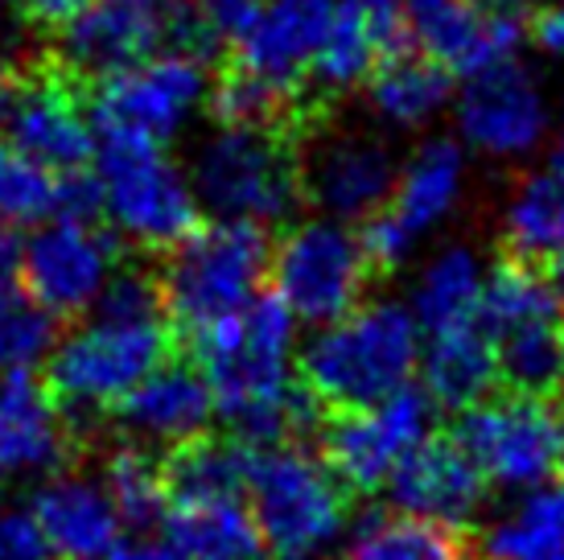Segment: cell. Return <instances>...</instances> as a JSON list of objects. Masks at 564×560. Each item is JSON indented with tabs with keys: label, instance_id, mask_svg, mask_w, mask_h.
<instances>
[{
	"label": "cell",
	"instance_id": "cell-8",
	"mask_svg": "<svg viewBox=\"0 0 564 560\" xmlns=\"http://www.w3.org/2000/svg\"><path fill=\"white\" fill-rule=\"evenodd\" d=\"M376 277L362 235L334 218L289 227L272 248L276 297L297 322L310 326H338L343 317L362 310V297Z\"/></svg>",
	"mask_w": 564,
	"mask_h": 560
},
{
	"label": "cell",
	"instance_id": "cell-16",
	"mask_svg": "<svg viewBox=\"0 0 564 560\" xmlns=\"http://www.w3.org/2000/svg\"><path fill=\"white\" fill-rule=\"evenodd\" d=\"M91 453L63 408L30 371L0 375V478L33 470H75Z\"/></svg>",
	"mask_w": 564,
	"mask_h": 560
},
{
	"label": "cell",
	"instance_id": "cell-23",
	"mask_svg": "<svg viewBox=\"0 0 564 560\" xmlns=\"http://www.w3.org/2000/svg\"><path fill=\"white\" fill-rule=\"evenodd\" d=\"M33 524L58 560H108L120 515L111 507L108 486L63 474L33 498Z\"/></svg>",
	"mask_w": 564,
	"mask_h": 560
},
{
	"label": "cell",
	"instance_id": "cell-26",
	"mask_svg": "<svg viewBox=\"0 0 564 560\" xmlns=\"http://www.w3.org/2000/svg\"><path fill=\"white\" fill-rule=\"evenodd\" d=\"M507 260L535 272H556L564 265V177L535 173L519 186L516 203L507 206Z\"/></svg>",
	"mask_w": 564,
	"mask_h": 560
},
{
	"label": "cell",
	"instance_id": "cell-18",
	"mask_svg": "<svg viewBox=\"0 0 564 560\" xmlns=\"http://www.w3.org/2000/svg\"><path fill=\"white\" fill-rule=\"evenodd\" d=\"M392 503L416 519L470 528L474 511L486 503V478L474 457L457 445L449 429L424 437L388 478Z\"/></svg>",
	"mask_w": 564,
	"mask_h": 560
},
{
	"label": "cell",
	"instance_id": "cell-20",
	"mask_svg": "<svg viewBox=\"0 0 564 560\" xmlns=\"http://www.w3.org/2000/svg\"><path fill=\"white\" fill-rule=\"evenodd\" d=\"M305 177V203H317L334 215V223H371L392 206L395 170L392 153L371 137H338L326 149H317L310 165H301Z\"/></svg>",
	"mask_w": 564,
	"mask_h": 560
},
{
	"label": "cell",
	"instance_id": "cell-5",
	"mask_svg": "<svg viewBox=\"0 0 564 560\" xmlns=\"http://www.w3.org/2000/svg\"><path fill=\"white\" fill-rule=\"evenodd\" d=\"M301 132L293 128H219L194 165V194L215 223H284L305 203Z\"/></svg>",
	"mask_w": 564,
	"mask_h": 560
},
{
	"label": "cell",
	"instance_id": "cell-34",
	"mask_svg": "<svg viewBox=\"0 0 564 560\" xmlns=\"http://www.w3.org/2000/svg\"><path fill=\"white\" fill-rule=\"evenodd\" d=\"M486 560H564V486L535 491L511 519L478 540Z\"/></svg>",
	"mask_w": 564,
	"mask_h": 560
},
{
	"label": "cell",
	"instance_id": "cell-24",
	"mask_svg": "<svg viewBox=\"0 0 564 560\" xmlns=\"http://www.w3.org/2000/svg\"><path fill=\"white\" fill-rule=\"evenodd\" d=\"M424 391L433 396V405L449 408L457 417L502 391L495 346L478 330V322L433 334L429 355H424Z\"/></svg>",
	"mask_w": 564,
	"mask_h": 560
},
{
	"label": "cell",
	"instance_id": "cell-15",
	"mask_svg": "<svg viewBox=\"0 0 564 560\" xmlns=\"http://www.w3.org/2000/svg\"><path fill=\"white\" fill-rule=\"evenodd\" d=\"M412 33V46L449 75H486L502 63H516L528 21L482 9L478 0H400Z\"/></svg>",
	"mask_w": 564,
	"mask_h": 560
},
{
	"label": "cell",
	"instance_id": "cell-21",
	"mask_svg": "<svg viewBox=\"0 0 564 560\" xmlns=\"http://www.w3.org/2000/svg\"><path fill=\"white\" fill-rule=\"evenodd\" d=\"M215 417V388L206 371L186 355H177L158 367L137 391H128L120 405L111 408L104 424L108 429H128V433L158 437L170 445H182L189 437L206 433V424Z\"/></svg>",
	"mask_w": 564,
	"mask_h": 560
},
{
	"label": "cell",
	"instance_id": "cell-35",
	"mask_svg": "<svg viewBox=\"0 0 564 560\" xmlns=\"http://www.w3.org/2000/svg\"><path fill=\"white\" fill-rule=\"evenodd\" d=\"M58 343V317L30 293L0 297V375L30 371Z\"/></svg>",
	"mask_w": 564,
	"mask_h": 560
},
{
	"label": "cell",
	"instance_id": "cell-2",
	"mask_svg": "<svg viewBox=\"0 0 564 560\" xmlns=\"http://www.w3.org/2000/svg\"><path fill=\"white\" fill-rule=\"evenodd\" d=\"M416 355V317L395 301H371L301 351L297 379L322 417H350L404 391Z\"/></svg>",
	"mask_w": 564,
	"mask_h": 560
},
{
	"label": "cell",
	"instance_id": "cell-14",
	"mask_svg": "<svg viewBox=\"0 0 564 560\" xmlns=\"http://www.w3.org/2000/svg\"><path fill=\"white\" fill-rule=\"evenodd\" d=\"M462 173H466V161H462V149L454 140H429L416 149V157L408 161V170L395 182L392 206L371 223H362L359 231L379 277H388L392 268L404 265L412 244L433 223L445 218V211L454 206L457 190H462Z\"/></svg>",
	"mask_w": 564,
	"mask_h": 560
},
{
	"label": "cell",
	"instance_id": "cell-29",
	"mask_svg": "<svg viewBox=\"0 0 564 560\" xmlns=\"http://www.w3.org/2000/svg\"><path fill=\"white\" fill-rule=\"evenodd\" d=\"M454 91V75L424 54H400L379 63L371 75V108L400 128H416L433 120Z\"/></svg>",
	"mask_w": 564,
	"mask_h": 560
},
{
	"label": "cell",
	"instance_id": "cell-39",
	"mask_svg": "<svg viewBox=\"0 0 564 560\" xmlns=\"http://www.w3.org/2000/svg\"><path fill=\"white\" fill-rule=\"evenodd\" d=\"M0 560H50V548L33 515L0 511Z\"/></svg>",
	"mask_w": 564,
	"mask_h": 560
},
{
	"label": "cell",
	"instance_id": "cell-46",
	"mask_svg": "<svg viewBox=\"0 0 564 560\" xmlns=\"http://www.w3.org/2000/svg\"><path fill=\"white\" fill-rule=\"evenodd\" d=\"M474 560H486V557H482V552H474Z\"/></svg>",
	"mask_w": 564,
	"mask_h": 560
},
{
	"label": "cell",
	"instance_id": "cell-32",
	"mask_svg": "<svg viewBox=\"0 0 564 560\" xmlns=\"http://www.w3.org/2000/svg\"><path fill=\"white\" fill-rule=\"evenodd\" d=\"M104 486L128 531H161L170 524V498L161 483V453L141 441H124L108 453Z\"/></svg>",
	"mask_w": 564,
	"mask_h": 560
},
{
	"label": "cell",
	"instance_id": "cell-28",
	"mask_svg": "<svg viewBox=\"0 0 564 560\" xmlns=\"http://www.w3.org/2000/svg\"><path fill=\"white\" fill-rule=\"evenodd\" d=\"M495 346L499 388L528 400H561L564 396V322L507 330Z\"/></svg>",
	"mask_w": 564,
	"mask_h": 560
},
{
	"label": "cell",
	"instance_id": "cell-22",
	"mask_svg": "<svg viewBox=\"0 0 564 560\" xmlns=\"http://www.w3.org/2000/svg\"><path fill=\"white\" fill-rule=\"evenodd\" d=\"M256 450L231 433H198L161 450V483L170 511H198V507H243L251 486Z\"/></svg>",
	"mask_w": 564,
	"mask_h": 560
},
{
	"label": "cell",
	"instance_id": "cell-10",
	"mask_svg": "<svg viewBox=\"0 0 564 560\" xmlns=\"http://www.w3.org/2000/svg\"><path fill=\"white\" fill-rule=\"evenodd\" d=\"M83 95L87 91L79 83H70L54 63L37 71L21 66L13 95L0 111V140L54 177L87 170L95 157V132Z\"/></svg>",
	"mask_w": 564,
	"mask_h": 560
},
{
	"label": "cell",
	"instance_id": "cell-27",
	"mask_svg": "<svg viewBox=\"0 0 564 560\" xmlns=\"http://www.w3.org/2000/svg\"><path fill=\"white\" fill-rule=\"evenodd\" d=\"M474 322H478L486 338H499V334L519 326L564 322V297L552 284L549 272H535V268H523L516 260H502L482 280V297H478Z\"/></svg>",
	"mask_w": 564,
	"mask_h": 560
},
{
	"label": "cell",
	"instance_id": "cell-11",
	"mask_svg": "<svg viewBox=\"0 0 564 560\" xmlns=\"http://www.w3.org/2000/svg\"><path fill=\"white\" fill-rule=\"evenodd\" d=\"M429 429H433V396L408 384L371 412L322 417L314 433L317 457L350 486V495H371L388 486L395 466L421 445Z\"/></svg>",
	"mask_w": 564,
	"mask_h": 560
},
{
	"label": "cell",
	"instance_id": "cell-9",
	"mask_svg": "<svg viewBox=\"0 0 564 560\" xmlns=\"http://www.w3.org/2000/svg\"><path fill=\"white\" fill-rule=\"evenodd\" d=\"M474 457L486 483L499 486H564V412L556 400H528L495 391L449 429Z\"/></svg>",
	"mask_w": 564,
	"mask_h": 560
},
{
	"label": "cell",
	"instance_id": "cell-6",
	"mask_svg": "<svg viewBox=\"0 0 564 560\" xmlns=\"http://www.w3.org/2000/svg\"><path fill=\"white\" fill-rule=\"evenodd\" d=\"M95 173L104 215L149 251H173L198 231V198L158 140L137 132H95Z\"/></svg>",
	"mask_w": 564,
	"mask_h": 560
},
{
	"label": "cell",
	"instance_id": "cell-41",
	"mask_svg": "<svg viewBox=\"0 0 564 560\" xmlns=\"http://www.w3.org/2000/svg\"><path fill=\"white\" fill-rule=\"evenodd\" d=\"M21 4H25V17H30V21L50 25V30H63L66 21H75L91 0H21Z\"/></svg>",
	"mask_w": 564,
	"mask_h": 560
},
{
	"label": "cell",
	"instance_id": "cell-17",
	"mask_svg": "<svg viewBox=\"0 0 564 560\" xmlns=\"http://www.w3.org/2000/svg\"><path fill=\"white\" fill-rule=\"evenodd\" d=\"M329 21H334V0H264L231 63L272 83L276 91L310 99V71L322 54Z\"/></svg>",
	"mask_w": 564,
	"mask_h": 560
},
{
	"label": "cell",
	"instance_id": "cell-45",
	"mask_svg": "<svg viewBox=\"0 0 564 560\" xmlns=\"http://www.w3.org/2000/svg\"><path fill=\"white\" fill-rule=\"evenodd\" d=\"M552 284H556V289H561V297H564V265L552 272Z\"/></svg>",
	"mask_w": 564,
	"mask_h": 560
},
{
	"label": "cell",
	"instance_id": "cell-44",
	"mask_svg": "<svg viewBox=\"0 0 564 560\" xmlns=\"http://www.w3.org/2000/svg\"><path fill=\"white\" fill-rule=\"evenodd\" d=\"M549 170L556 173V177H564V137H561V144L552 149V165H549Z\"/></svg>",
	"mask_w": 564,
	"mask_h": 560
},
{
	"label": "cell",
	"instance_id": "cell-30",
	"mask_svg": "<svg viewBox=\"0 0 564 560\" xmlns=\"http://www.w3.org/2000/svg\"><path fill=\"white\" fill-rule=\"evenodd\" d=\"M173 548L182 560H276L264 536L243 507H198V511H170Z\"/></svg>",
	"mask_w": 564,
	"mask_h": 560
},
{
	"label": "cell",
	"instance_id": "cell-1",
	"mask_svg": "<svg viewBox=\"0 0 564 560\" xmlns=\"http://www.w3.org/2000/svg\"><path fill=\"white\" fill-rule=\"evenodd\" d=\"M177 334L170 317H99L83 322L54 346L46 363V391L63 408L70 429L95 450V424L137 391L149 375L177 355Z\"/></svg>",
	"mask_w": 564,
	"mask_h": 560
},
{
	"label": "cell",
	"instance_id": "cell-43",
	"mask_svg": "<svg viewBox=\"0 0 564 560\" xmlns=\"http://www.w3.org/2000/svg\"><path fill=\"white\" fill-rule=\"evenodd\" d=\"M532 33H535V42L549 50V54H564V0L535 17Z\"/></svg>",
	"mask_w": 564,
	"mask_h": 560
},
{
	"label": "cell",
	"instance_id": "cell-37",
	"mask_svg": "<svg viewBox=\"0 0 564 560\" xmlns=\"http://www.w3.org/2000/svg\"><path fill=\"white\" fill-rule=\"evenodd\" d=\"M54 215L66 223H91L104 215V186L99 173L75 170L58 177V198H54Z\"/></svg>",
	"mask_w": 564,
	"mask_h": 560
},
{
	"label": "cell",
	"instance_id": "cell-4",
	"mask_svg": "<svg viewBox=\"0 0 564 560\" xmlns=\"http://www.w3.org/2000/svg\"><path fill=\"white\" fill-rule=\"evenodd\" d=\"M272 272V235L256 223H203L161 268V293L177 346L239 317L264 293Z\"/></svg>",
	"mask_w": 564,
	"mask_h": 560
},
{
	"label": "cell",
	"instance_id": "cell-40",
	"mask_svg": "<svg viewBox=\"0 0 564 560\" xmlns=\"http://www.w3.org/2000/svg\"><path fill=\"white\" fill-rule=\"evenodd\" d=\"M108 560H182V552L173 548L170 531H124L116 536Z\"/></svg>",
	"mask_w": 564,
	"mask_h": 560
},
{
	"label": "cell",
	"instance_id": "cell-31",
	"mask_svg": "<svg viewBox=\"0 0 564 560\" xmlns=\"http://www.w3.org/2000/svg\"><path fill=\"white\" fill-rule=\"evenodd\" d=\"M383 63L376 25L362 0H334V21L322 42L314 71H310V91H346L362 83L367 75H376Z\"/></svg>",
	"mask_w": 564,
	"mask_h": 560
},
{
	"label": "cell",
	"instance_id": "cell-13",
	"mask_svg": "<svg viewBox=\"0 0 564 560\" xmlns=\"http://www.w3.org/2000/svg\"><path fill=\"white\" fill-rule=\"evenodd\" d=\"M116 235L108 227H91V223H50L25 244L21 256V280L25 293L54 313L58 322H70L79 313L95 310V301L104 297L108 280L116 277Z\"/></svg>",
	"mask_w": 564,
	"mask_h": 560
},
{
	"label": "cell",
	"instance_id": "cell-3",
	"mask_svg": "<svg viewBox=\"0 0 564 560\" xmlns=\"http://www.w3.org/2000/svg\"><path fill=\"white\" fill-rule=\"evenodd\" d=\"M215 50L219 37L198 13V0H91L58 30L54 66L91 91L165 54L206 63Z\"/></svg>",
	"mask_w": 564,
	"mask_h": 560
},
{
	"label": "cell",
	"instance_id": "cell-42",
	"mask_svg": "<svg viewBox=\"0 0 564 560\" xmlns=\"http://www.w3.org/2000/svg\"><path fill=\"white\" fill-rule=\"evenodd\" d=\"M21 256H25V244L9 227H0V297L17 293L13 284L21 280Z\"/></svg>",
	"mask_w": 564,
	"mask_h": 560
},
{
	"label": "cell",
	"instance_id": "cell-33",
	"mask_svg": "<svg viewBox=\"0 0 564 560\" xmlns=\"http://www.w3.org/2000/svg\"><path fill=\"white\" fill-rule=\"evenodd\" d=\"M478 297H482V277H478L474 256L466 248H449L424 268L416 297H412V310H416L412 317L429 334L470 326L478 313Z\"/></svg>",
	"mask_w": 564,
	"mask_h": 560
},
{
	"label": "cell",
	"instance_id": "cell-25",
	"mask_svg": "<svg viewBox=\"0 0 564 560\" xmlns=\"http://www.w3.org/2000/svg\"><path fill=\"white\" fill-rule=\"evenodd\" d=\"M478 531L449 528L416 515L371 511L355 531L343 560H474Z\"/></svg>",
	"mask_w": 564,
	"mask_h": 560
},
{
	"label": "cell",
	"instance_id": "cell-12",
	"mask_svg": "<svg viewBox=\"0 0 564 560\" xmlns=\"http://www.w3.org/2000/svg\"><path fill=\"white\" fill-rule=\"evenodd\" d=\"M206 99V66L186 54H165L120 78L87 91L91 132H137L165 140L186 125V116Z\"/></svg>",
	"mask_w": 564,
	"mask_h": 560
},
{
	"label": "cell",
	"instance_id": "cell-19",
	"mask_svg": "<svg viewBox=\"0 0 564 560\" xmlns=\"http://www.w3.org/2000/svg\"><path fill=\"white\" fill-rule=\"evenodd\" d=\"M462 137L474 149L499 157L528 153L549 128V108L535 78L519 63H502L486 75L466 78V91L457 104Z\"/></svg>",
	"mask_w": 564,
	"mask_h": 560
},
{
	"label": "cell",
	"instance_id": "cell-7",
	"mask_svg": "<svg viewBox=\"0 0 564 560\" xmlns=\"http://www.w3.org/2000/svg\"><path fill=\"white\" fill-rule=\"evenodd\" d=\"M251 519L276 560H305L334 540L355 511L350 486L305 445L256 453L251 470Z\"/></svg>",
	"mask_w": 564,
	"mask_h": 560
},
{
	"label": "cell",
	"instance_id": "cell-38",
	"mask_svg": "<svg viewBox=\"0 0 564 560\" xmlns=\"http://www.w3.org/2000/svg\"><path fill=\"white\" fill-rule=\"evenodd\" d=\"M260 9H264V0H198V13L210 25V33L231 46L243 42V33L256 25Z\"/></svg>",
	"mask_w": 564,
	"mask_h": 560
},
{
	"label": "cell",
	"instance_id": "cell-36",
	"mask_svg": "<svg viewBox=\"0 0 564 560\" xmlns=\"http://www.w3.org/2000/svg\"><path fill=\"white\" fill-rule=\"evenodd\" d=\"M58 177L33 165L0 140V218L4 223H33L54 215Z\"/></svg>",
	"mask_w": 564,
	"mask_h": 560
}]
</instances>
